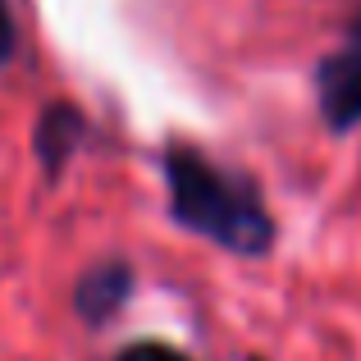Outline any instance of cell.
<instances>
[{
    "label": "cell",
    "mask_w": 361,
    "mask_h": 361,
    "mask_svg": "<svg viewBox=\"0 0 361 361\" xmlns=\"http://www.w3.org/2000/svg\"><path fill=\"white\" fill-rule=\"evenodd\" d=\"M247 361H265V357H247Z\"/></svg>",
    "instance_id": "7"
},
{
    "label": "cell",
    "mask_w": 361,
    "mask_h": 361,
    "mask_svg": "<svg viewBox=\"0 0 361 361\" xmlns=\"http://www.w3.org/2000/svg\"><path fill=\"white\" fill-rule=\"evenodd\" d=\"M133 288H137V270L119 256H106V261L87 265V270L73 279V293H69V307L82 325H106L115 320L123 307H128Z\"/></svg>",
    "instance_id": "4"
},
{
    "label": "cell",
    "mask_w": 361,
    "mask_h": 361,
    "mask_svg": "<svg viewBox=\"0 0 361 361\" xmlns=\"http://www.w3.org/2000/svg\"><path fill=\"white\" fill-rule=\"evenodd\" d=\"M18 60V18H14V5L0 0V73Z\"/></svg>",
    "instance_id": "6"
},
{
    "label": "cell",
    "mask_w": 361,
    "mask_h": 361,
    "mask_svg": "<svg viewBox=\"0 0 361 361\" xmlns=\"http://www.w3.org/2000/svg\"><path fill=\"white\" fill-rule=\"evenodd\" d=\"M160 174H165V211L183 233H197L243 261H261L274 252L279 224L256 178L220 165L188 142L165 147Z\"/></svg>",
    "instance_id": "1"
},
{
    "label": "cell",
    "mask_w": 361,
    "mask_h": 361,
    "mask_svg": "<svg viewBox=\"0 0 361 361\" xmlns=\"http://www.w3.org/2000/svg\"><path fill=\"white\" fill-rule=\"evenodd\" d=\"M311 87H316V115L334 137L361 128V5L353 9L338 46L316 60Z\"/></svg>",
    "instance_id": "2"
},
{
    "label": "cell",
    "mask_w": 361,
    "mask_h": 361,
    "mask_svg": "<svg viewBox=\"0 0 361 361\" xmlns=\"http://www.w3.org/2000/svg\"><path fill=\"white\" fill-rule=\"evenodd\" d=\"M87 137H92V119L82 115V106H73V101L42 106V115L32 123V160L42 165L46 183H55L73 165V156L87 147Z\"/></svg>",
    "instance_id": "3"
},
{
    "label": "cell",
    "mask_w": 361,
    "mask_h": 361,
    "mask_svg": "<svg viewBox=\"0 0 361 361\" xmlns=\"http://www.w3.org/2000/svg\"><path fill=\"white\" fill-rule=\"evenodd\" d=\"M115 361H192L188 353H178L174 343H156V338H142V343L119 348Z\"/></svg>",
    "instance_id": "5"
}]
</instances>
